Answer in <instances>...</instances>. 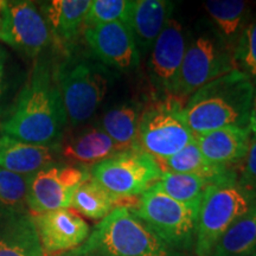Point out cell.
<instances>
[{
  "label": "cell",
  "mask_w": 256,
  "mask_h": 256,
  "mask_svg": "<svg viewBox=\"0 0 256 256\" xmlns=\"http://www.w3.org/2000/svg\"><path fill=\"white\" fill-rule=\"evenodd\" d=\"M68 124L66 108L46 58L36 60L28 81L0 122L2 133L20 142L60 146Z\"/></svg>",
  "instance_id": "obj_1"
},
{
  "label": "cell",
  "mask_w": 256,
  "mask_h": 256,
  "mask_svg": "<svg viewBox=\"0 0 256 256\" xmlns=\"http://www.w3.org/2000/svg\"><path fill=\"white\" fill-rule=\"evenodd\" d=\"M254 92L250 80L234 70L194 92L182 115L194 136L228 127L249 128Z\"/></svg>",
  "instance_id": "obj_2"
},
{
  "label": "cell",
  "mask_w": 256,
  "mask_h": 256,
  "mask_svg": "<svg viewBox=\"0 0 256 256\" xmlns=\"http://www.w3.org/2000/svg\"><path fill=\"white\" fill-rule=\"evenodd\" d=\"M54 75L68 122L74 127L92 119L116 80L113 69L76 48L54 68Z\"/></svg>",
  "instance_id": "obj_3"
},
{
  "label": "cell",
  "mask_w": 256,
  "mask_h": 256,
  "mask_svg": "<svg viewBox=\"0 0 256 256\" xmlns=\"http://www.w3.org/2000/svg\"><path fill=\"white\" fill-rule=\"evenodd\" d=\"M70 256H182L162 241L132 208L119 206L101 220Z\"/></svg>",
  "instance_id": "obj_4"
},
{
  "label": "cell",
  "mask_w": 256,
  "mask_h": 256,
  "mask_svg": "<svg viewBox=\"0 0 256 256\" xmlns=\"http://www.w3.org/2000/svg\"><path fill=\"white\" fill-rule=\"evenodd\" d=\"M255 206L256 191L242 185L238 178L210 185L198 211L196 256H209L229 226Z\"/></svg>",
  "instance_id": "obj_5"
},
{
  "label": "cell",
  "mask_w": 256,
  "mask_h": 256,
  "mask_svg": "<svg viewBox=\"0 0 256 256\" xmlns=\"http://www.w3.org/2000/svg\"><path fill=\"white\" fill-rule=\"evenodd\" d=\"M236 70L232 51L210 23L198 25L188 34L186 49L179 78L177 101L184 104L198 89Z\"/></svg>",
  "instance_id": "obj_6"
},
{
  "label": "cell",
  "mask_w": 256,
  "mask_h": 256,
  "mask_svg": "<svg viewBox=\"0 0 256 256\" xmlns=\"http://www.w3.org/2000/svg\"><path fill=\"white\" fill-rule=\"evenodd\" d=\"M162 176L158 162L140 148L121 151L90 168L92 180L132 209Z\"/></svg>",
  "instance_id": "obj_7"
},
{
  "label": "cell",
  "mask_w": 256,
  "mask_h": 256,
  "mask_svg": "<svg viewBox=\"0 0 256 256\" xmlns=\"http://www.w3.org/2000/svg\"><path fill=\"white\" fill-rule=\"evenodd\" d=\"M133 210L176 252L182 254L194 249L200 208L186 206L151 188L139 197Z\"/></svg>",
  "instance_id": "obj_8"
},
{
  "label": "cell",
  "mask_w": 256,
  "mask_h": 256,
  "mask_svg": "<svg viewBox=\"0 0 256 256\" xmlns=\"http://www.w3.org/2000/svg\"><path fill=\"white\" fill-rule=\"evenodd\" d=\"M183 104L176 100L154 98L144 107L138 130V147L153 159H168L188 144L194 134L182 115Z\"/></svg>",
  "instance_id": "obj_9"
},
{
  "label": "cell",
  "mask_w": 256,
  "mask_h": 256,
  "mask_svg": "<svg viewBox=\"0 0 256 256\" xmlns=\"http://www.w3.org/2000/svg\"><path fill=\"white\" fill-rule=\"evenodd\" d=\"M90 179V170L57 162L28 177L26 206L34 215L69 209L74 194Z\"/></svg>",
  "instance_id": "obj_10"
},
{
  "label": "cell",
  "mask_w": 256,
  "mask_h": 256,
  "mask_svg": "<svg viewBox=\"0 0 256 256\" xmlns=\"http://www.w3.org/2000/svg\"><path fill=\"white\" fill-rule=\"evenodd\" d=\"M186 43L188 34H185L183 24L172 17L147 55V72L150 82L154 89V98L177 101L179 78Z\"/></svg>",
  "instance_id": "obj_11"
},
{
  "label": "cell",
  "mask_w": 256,
  "mask_h": 256,
  "mask_svg": "<svg viewBox=\"0 0 256 256\" xmlns=\"http://www.w3.org/2000/svg\"><path fill=\"white\" fill-rule=\"evenodd\" d=\"M0 40L30 60L40 58L51 43L49 28L32 2H4Z\"/></svg>",
  "instance_id": "obj_12"
},
{
  "label": "cell",
  "mask_w": 256,
  "mask_h": 256,
  "mask_svg": "<svg viewBox=\"0 0 256 256\" xmlns=\"http://www.w3.org/2000/svg\"><path fill=\"white\" fill-rule=\"evenodd\" d=\"M89 52L114 72H132L139 68L142 55L126 24L115 23L83 28Z\"/></svg>",
  "instance_id": "obj_13"
},
{
  "label": "cell",
  "mask_w": 256,
  "mask_h": 256,
  "mask_svg": "<svg viewBox=\"0 0 256 256\" xmlns=\"http://www.w3.org/2000/svg\"><path fill=\"white\" fill-rule=\"evenodd\" d=\"M32 218L44 256L74 252L81 247L90 234L88 223L69 209L34 215Z\"/></svg>",
  "instance_id": "obj_14"
},
{
  "label": "cell",
  "mask_w": 256,
  "mask_h": 256,
  "mask_svg": "<svg viewBox=\"0 0 256 256\" xmlns=\"http://www.w3.org/2000/svg\"><path fill=\"white\" fill-rule=\"evenodd\" d=\"M90 0H51L40 2V11L49 28L51 40L57 46L69 52L83 30Z\"/></svg>",
  "instance_id": "obj_15"
},
{
  "label": "cell",
  "mask_w": 256,
  "mask_h": 256,
  "mask_svg": "<svg viewBox=\"0 0 256 256\" xmlns=\"http://www.w3.org/2000/svg\"><path fill=\"white\" fill-rule=\"evenodd\" d=\"M174 4L168 0H132L126 25L140 55L147 56L162 28L172 18Z\"/></svg>",
  "instance_id": "obj_16"
},
{
  "label": "cell",
  "mask_w": 256,
  "mask_h": 256,
  "mask_svg": "<svg viewBox=\"0 0 256 256\" xmlns=\"http://www.w3.org/2000/svg\"><path fill=\"white\" fill-rule=\"evenodd\" d=\"M121 151L122 150L104 132L98 124L82 128L68 139L63 138L60 145V156L68 164L87 168Z\"/></svg>",
  "instance_id": "obj_17"
},
{
  "label": "cell",
  "mask_w": 256,
  "mask_h": 256,
  "mask_svg": "<svg viewBox=\"0 0 256 256\" xmlns=\"http://www.w3.org/2000/svg\"><path fill=\"white\" fill-rule=\"evenodd\" d=\"M252 136L249 128L228 127L194 136V142L204 158L217 165L234 168L244 160Z\"/></svg>",
  "instance_id": "obj_18"
},
{
  "label": "cell",
  "mask_w": 256,
  "mask_h": 256,
  "mask_svg": "<svg viewBox=\"0 0 256 256\" xmlns=\"http://www.w3.org/2000/svg\"><path fill=\"white\" fill-rule=\"evenodd\" d=\"M60 146L28 144L0 136V168L12 174L30 177L40 170L60 162Z\"/></svg>",
  "instance_id": "obj_19"
},
{
  "label": "cell",
  "mask_w": 256,
  "mask_h": 256,
  "mask_svg": "<svg viewBox=\"0 0 256 256\" xmlns=\"http://www.w3.org/2000/svg\"><path fill=\"white\" fill-rule=\"evenodd\" d=\"M0 256H44L28 211L0 209Z\"/></svg>",
  "instance_id": "obj_20"
},
{
  "label": "cell",
  "mask_w": 256,
  "mask_h": 256,
  "mask_svg": "<svg viewBox=\"0 0 256 256\" xmlns=\"http://www.w3.org/2000/svg\"><path fill=\"white\" fill-rule=\"evenodd\" d=\"M156 162L162 172L168 171L196 176L211 185L238 178V174L234 168L212 164L204 158L194 142L188 144L168 159L159 160Z\"/></svg>",
  "instance_id": "obj_21"
},
{
  "label": "cell",
  "mask_w": 256,
  "mask_h": 256,
  "mask_svg": "<svg viewBox=\"0 0 256 256\" xmlns=\"http://www.w3.org/2000/svg\"><path fill=\"white\" fill-rule=\"evenodd\" d=\"M211 26L234 51L242 31L250 20V4L240 0H211L204 4Z\"/></svg>",
  "instance_id": "obj_22"
},
{
  "label": "cell",
  "mask_w": 256,
  "mask_h": 256,
  "mask_svg": "<svg viewBox=\"0 0 256 256\" xmlns=\"http://www.w3.org/2000/svg\"><path fill=\"white\" fill-rule=\"evenodd\" d=\"M142 110V104L136 101L115 104L104 112L98 126L122 151L139 148L138 130Z\"/></svg>",
  "instance_id": "obj_23"
},
{
  "label": "cell",
  "mask_w": 256,
  "mask_h": 256,
  "mask_svg": "<svg viewBox=\"0 0 256 256\" xmlns=\"http://www.w3.org/2000/svg\"><path fill=\"white\" fill-rule=\"evenodd\" d=\"M256 252V206L229 226L209 256H248Z\"/></svg>",
  "instance_id": "obj_24"
},
{
  "label": "cell",
  "mask_w": 256,
  "mask_h": 256,
  "mask_svg": "<svg viewBox=\"0 0 256 256\" xmlns=\"http://www.w3.org/2000/svg\"><path fill=\"white\" fill-rule=\"evenodd\" d=\"M119 206L122 203L90 178L76 190L70 208L89 220H101Z\"/></svg>",
  "instance_id": "obj_25"
},
{
  "label": "cell",
  "mask_w": 256,
  "mask_h": 256,
  "mask_svg": "<svg viewBox=\"0 0 256 256\" xmlns=\"http://www.w3.org/2000/svg\"><path fill=\"white\" fill-rule=\"evenodd\" d=\"M210 185L206 180L196 176L165 171L162 172V178L152 188L172 200L186 206L200 208L204 194Z\"/></svg>",
  "instance_id": "obj_26"
},
{
  "label": "cell",
  "mask_w": 256,
  "mask_h": 256,
  "mask_svg": "<svg viewBox=\"0 0 256 256\" xmlns=\"http://www.w3.org/2000/svg\"><path fill=\"white\" fill-rule=\"evenodd\" d=\"M24 78L17 63L4 48L0 46V119H4L19 92L24 86Z\"/></svg>",
  "instance_id": "obj_27"
},
{
  "label": "cell",
  "mask_w": 256,
  "mask_h": 256,
  "mask_svg": "<svg viewBox=\"0 0 256 256\" xmlns=\"http://www.w3.org/2000/svg\"><path fill=\"white\" fill-rule=\"evenodd\" d=\"M236 70L250 80L256 87V17H252L242 31L232 51Z\"/></svg>",
  "instance_id": "obj_28"
},
{
  "label": "cell",
  "mask_w": 256,
  "mask_h": 256,
  "mask_svg": "<svg viewBox=\"0 0 256 256\" xmlns=\"http://www.w3.org/2000/svg\"><path fill=\"white\" fill-rule=\"evenodd\" d=\"M28 177L0 168V209L28 211Z\"/></svg>",
  "instance_id": "obj_29"
},
{
  "label": "cell",
  "mask_w": 256,
  "mask_h": 256,
  "mask_svg": "<svg viewBox=\"0 0 256 256\" xmlns=\"http://www.w3.org/2000/svg\"><path fill=\"white\" fill-rule=\"evenodd\" d=\"M132 0H94L86 16L83 28L120 22L126 24Z\"/></svg>",
  "instance_id": "obj_30"
},
{
  "label": "cell",
  "mask_w": 256,
  "mask_h": 256,
  "mask_svg": "<svg viewBox=\"0 0 256 256\" xmlns=\"http://www.w3.org/2000/svg\"><path fill=\"white\" fill-rule=\"evenodd\" d=\"M238 182L246 188L256 191V139L254 138H252L248 153L242 162Z\"/></svg>",
  "instance_id": "obj_31"
},
{
  "label": "cell",
  "mask_w": 256,
  "mask_h": 256,
  "mask_svg": "<svg viewBox=\"0 0 256 256\" xmlns=\"http://www.w3.org/2000/svg\"><path fill=\"white\" fill-rule=\"evenodd\" d=\"M249 130H250L252 138L256 139V87L254 92V98H252L250 118H249Z\"/></svg>",
  "instance_id": "obj_32"
},
{
  "label": "cell",
  "mask_w": 256,
  "mask_h": 256,
  "mask_svg": "<svg viewBox=\"0 0 256 256\" xmlns=\"http://www.w3.org/2000/svg\"><path fill=\"white\" fill-rule=\"evenodd\" d=\"M2 5H4V2H2V0H0V14H2ZM0 20H2V18H0Z\"/></svg>",
  "instance_id": "obj_33"
},
{
  "label": "cell",
  "mask_w": 256,
  "mask_h": 256,
  "mask_svg": "<svg viewBox=\"0 0 256 256\" xmlns=\"http://www.w3.org/2000/svg\"><path fill=\"white\" fill-rule=\"evenodd\" d=\"M248 256H256V252H252V254H250V255H248Z\"/></svg>",
  "instance_id": "obj_34"
}]
</instances>
